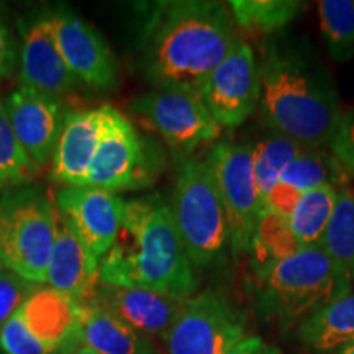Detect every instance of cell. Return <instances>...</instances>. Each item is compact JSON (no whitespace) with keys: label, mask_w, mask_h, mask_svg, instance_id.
I'll list each match as a JSON object with an SVG mask.
<instances>
[{"label":"cell","mask_w":354,"mask_h":354,"mask_svg":"<svg viewBox=\"0 0 354 354\" xmlns=\"http://www.w3.org/2000/svg\"><path fill=\"white\" fill-rule=\"evenodd\" d=\"M56 234V207L38 185H19L0 194V261L35 284H46Z\"/></svg>","instance_id":"8992f818"},{"label":"cell","mask_w":354,"mask_h":354,"mask_svg":"<svg viewBox=\"0 0 354 354\" xmlns=\"http://www.w3.org/2000/svg\"><path fill=\"white\" fill-rule=\"evenodd\" d=\"M300 196H302V194L297 192V190L279 183L276 184V187L268 194V197L264 198V210L277 212V214L289 218L292 212L295 209V205H297Z\"/></svg>","instance_id":"d6a6232c"},{"label":"cell","mask_w":354,"mask_h":354,"mask_svg":"<svg viewBox=\"0 0 354 354\" xmlns=\"http://www.w3.org/2000/svg\"><path fill=\"white\" fill-rule=\"evenodd\" d=\"M230 230V251L234 258L251 253L256 225L263 214L254 179L253 146L218 141L209 154Z\"/></svg>","instance_id":"ba28073f"},{"label":"cell","mask_w":354,"mask_h":354,"mask_svg":"<svg viewBox=\"0 0 354 354\" xmlns=\"http://www.w3.org/2000/svg\"><path fill=\"white\" fill-rule=\"evenodd\" d=\"M259 63L253 48L240 37L202 84L201 97L220 128H238L259 104Z\"/></svg>","instance_id":"8fae6325"},{"label":"cell","mask_w":354,"mask_h":354,"mask_svg":"<svg viewBox=\"0 0 354 354\" xmlns=\"http://www.w3.org/2000/svg\"><path fill=\"white\" fill-rule=\"evenodd\" d=\"M258 63V109L266 127L305 148H330L343 112L318 57L302 43L272 39Z\"/></svg>","instance_id":"7a4b0ae2"},{"label":"cell","mask_w":354,"mask_h":354,"mask_svg":"<svg viewBox=\"0 0 354 354\" xmlns=\"http://www.w3.org/2000/svg\"><path fill=\"white\" fill-rule=\"evenodd\" d=\"M165 166L159 145L140 135L130 118L112 105H105V125L92 158L87 187L125 192L151 187Z\"/></svg>","instance_id":"52a82bcc"},{"label":"cell","mask_w":354,"mask_h":354,"mask_svg":"<svg viewBox=\"0 0 354 354\" xmlns=\"http://www.w3.org/2000/svg\"><path fill=\"white\" fill-rule=\"evenodd\" d=\"M330 151L346 171L349 179H354V112L343 113Z\"/></svg>","instance_id":"1f68e13d"},{"label":"cell","mask_w":354,"mask_h":354,"mask_svg":"<svg viewBox=\"0 0 354 354\" xmlns=\"http://www.w3.org/2000/svg\"><path fill=\"white\" fill-rule=\"evenodd\" d=\"M56 46L71 73L94 91H113L120 66L112 48L92 25L68 8L50 13Z\"/></svg>","instance_id":"7c38bea8"},{"label":"cell","mask_w":354,"mask_h":354,"mask_svg":"<svg viewBox=\"0 0 354 354\" xmlns=\"http://www.w3.org/2000/svg\"><path fill=\"white\" fill-rule=\"evenodd\" d=\"M81 86L66 66L56 46L50 15L39 17L24 35L20 56V87L35 88L55 97L71 94Z\"/></svg>","instance_id":"2e32d148"},{"label":"cell","mask_w":354,"mask_h":354,"mask_svg":"<svg viewBox=\"0 0 354 354\" xmlns=\"http://www.w3.org/2000/svg\"><path fill=\"white\" fill-rule=\"evenodd\" d=\"M169 205L194 268H209L223 259L230 230L209 156L180 159Z\"/></svg>","instance_id":"5b68a950"},{"label":"cell","mask_w":354,"mask_h":354,"mask_svg":"<svg viewBox=\"0 0 354 354\" xmlns=\"http://www.w3.org/2000/svg\"><path fill=\"white\" fill-rule=\"evenodd\" d=\"M19 315L33 336L59 349V354H68L81 344L82 304L63 292L39 286L20 308Z\"/></svg>","instance_id":"d6986e66"},{"label":"cell","mask_w":354,"mask_h":354,"mask_svg":"<svg viewBox=\"0 0 354 354\" xmlns=\"http://www.w3.org/2000/svg\"><path fill=\"white\" fill-rule=\"evenodd\" d=\"M3 104L17 141L35 169L50 166L68 115L64 113L59 97L19 87Z\"/></svg>","instance_id":"5bb4252c"},{"label":"cell","mask_w":354,"mask_h":354,"mask_svg":"<svg viewBox=\"0 0 354 354\" xmlns=\"http://www.w3.org/2000/svg\"><path fill=\"white\" fill-rule=\"evenodd\" d=\"M320 30L330 56L338 63L354 57V2L322 0L318 2Z\"/></svg>","instance_id":"83f0119b"},{"label":"cell","mask_w":354,"mask_h":354,"mask_svg":"<svg viewBox=\"0 0 354 354\" xmlns=\"http://www.w3.org/2000/svg\"><path fill=\"white\" fill-rule=\"evenodd\" d=\"M131 112L166 141L180 159L214 143L221 128L196 92L154 88L131 104Z\"/></svg>","instance_id":"9c48e42d"},{"label":"cell","mask_w":354,"mask_h":354,"mask_svg":"<svg viewBox=\"0 0 354 354\" xmlns=\"http://www.w3.org/2000/svg\"><path fill=\"white\" fill-rule=\"evenodd\" d=\"M227 354H277V351L266 344L258 336H250L230 349Z\"/></svg>","instance_id":"e575fe53"},{"label":"cell","mask_w":354,"mask_h":354,"mask_svg":"<svg viewBox=\"0 0 354 354\" xmlns=\"http://www.w3.org/2000/svg\"><path fill=\"white\" fill-rule=\"evenodd\" d=\"M302 246L292 232L289 218L272 210H263L256 225L251 253L253 268L277 263L295 254Z\"/></svg>","instance_id":"484cf974"},{"label":"cell","mask_w":354,"mask_h":354,"mask_svg":"<svg viewBox=\"0 0 354 354\" xmlns=\"http://www.w3.org/2000/svg\"><path fill=\"white\" fill-rule=\"evenodd\" d=\"M99 266L100 259L92 254L56 210L55 245L46 274L48 287L77 302H87L99 284Z\"/></svg>","instance_id":"ac0fdd59"},{"label":"cell","mask_w":354,"mask_h":354,"mask_svg":"<svg viewBox=\"0 0 354 354\" xmlns=\"http://www.w3.org/2000/svg\"><path fill=\"white\" fill-rule=\"evenodd\" d=\"M227 3L214 0L159 2L145 26V76L156 88L198 94L210 73L238 41Z\"/></svg>","instance_id":"6da1fadb"},{"label":"cell","mask_w":354,"mask_h":354,"mask_svg":"<svg viewBox=\"0 0 354 354\" xmlns=\"http://www.w3.org/2000/svg\"><path fill=\"white\" fill-rule=\"evenodd\" d=\"M323 250L349 286H354V192L339 190L338 203L323 234Z\"/></svg>","instance_id":"cb8c5ba5"},{"label":"cell","mask_w":354,"mask_h":354,"mask_svg":"<svg viewBox=\"0 0 354 354\" xmlns=\"http://www.w3.org/2000/svg\"><path fill=\"white\" fill-rule=\"evenodd\" d=\"M99 284L192 297L198 286L196 268L177 232L171 205L161 196L125 201L117 240L100 259Z\"/></svg>","instance_id":"3957f363"},{"label":"cell","mask_w":354,"mask_h":354,"mask_svg":"<svg viewBox=\"0 0 354 354\" xmlns=\"http://www.w3.org/2000/svg\"><path fill=\"white\" fill-rule=\"evenodd\" d=\"M68 354H97L92 351V349H88L87 346H84V344H79L77 348H74L73 351H69Z\"/></svg>","instance_id":"d590c367"},{"label":"cell","mask_w":354,"mask_h":354,"mask_svg":"<svg viewBox=\"0 0 354 354\" xmlns=\"http://www.w3.org/2000/svg\"><path fill=\"white\" fill-rule=\"evenodd\" d=\"M328 354H354V343L348 344V346H344L342 349H336V351L328 353Z\"/></svg>","instance_id":"8d00e7d4"},{"label":"cell","mask_w":354,"mask_h":354,"mask_svg":"<svg viewBox=\"0 0 354 354\" xmlns=\"http://www.w3.org/2000/svg\"><path fill=\"white\" fill-rule=\"evenodd\" d=\"M245 339V318L225 295L205 290L185 300L166 338L167 354H227Z\"/></svg>","instance_id":"30bf717a"},{"label":"cell","mask_w":354,"mask_h":354,"mask_svg":"<svg viewBox=\"0 0 354 354\" xmlns=\"http://www.w3.org/2000/svg\"><path fill=\"white\" fill-rule=\"evenodd\" d=\"M0 351L3 354H59V349L33 336L19 313L0 330Z\"/></svg>","instance_id":"f546056e"},{"label":"cell","mask_w":354,"mask_h":354,"mask_svg":"<svg viewBox=\"0 0 354 354\" xmlns=\"http://www.w3.org/2000/svg\"><path fill=\"white\" fill-rule=\"evenodd\" d=\"M105 125V105L66 115L51 159V179L59 185H84Z\"/></svg>","instance_id":"e0dca14e"},{"label":"cell","mask_w":354,"mask_h":354,"mask_svg":"<svg viewBox=\"0 0 354 354\" xmlns=\"http://www.w3.org/2000/svg\"><path fill=\"white\" fill-rule=\"evenodd\" d=\"M3 268V266H2V261H0V269H2Z\"/></svg>","instance_id":"74e56055"},{"label":"cell","mask_w":354,"mask_h":354,"mask_svg":"<svg viewBox=\"0 0 354 354\" xmlns=\"http://www.w3.org/2000/svg\"><path fill=\"white\" fill-rule=\"evenodd\" d=\"M53 202L92 254L104 258L120 232L125 198L87 185H61Z\"/></svg>","instance_id":"4fadbf2b"},{"label":"cell","mask_w":354,"mask_h":354,"mask_svg":"<svg viewBox=\"0 0 354 354\" xmlns=\"http://www.w3.org/2000/svg\"><path fill=\"white\" fill-rule=\"evenodd\" d=\"M351 290L322 245L302 248L277 263L253 268L251 279L256 313L281 330L299 326Z\"/></svg>","instance_id":"277c9868"},{"label":"cell","mask_w":354,"mask_h":354,"mask_svg":"<svg viewBox=\"0 0 354 354\" xmlns=\"http://www.w3.org/2000/svg\"><path fill=\"white\" fill-rule=\"evenodd\" d=\"M339 190L333 185H322L300 196L289 216V223L302 248L320 246L333 212L338 203Z\"/></svg>","instance_id":"7402d4cb"},{"label":"cell","mask_w":354,"mask_h":354,"mask_svg":"<svg viewBox=\"0 0 354 354\" xmlns=\"http://www.w3.org/2000/svg\"><path fill=\"white\" fill-rule=\"evenodd\" d=\"M17 66V48L6 21L0 19V79L10 77Z\"/></svg>","instance_id":"836d02e7"},{"label":"cell","mask_w":354,"mask_h":354,"mask_svg":"<svg viewBox=\"0 0 354 354\" xmlns=\"http://www.w3.org/2000/svg\"><path fill=\"white\" fill-rule=\"evenodd\" d=\"M300 343L328 354L354 343V290L339 295L297 326Z\"/></svg>","instance_id":"44dd1931"},{"label":"cell","mask_w":354,"mask_h":354,"mask_svg":"<svg viewBox=\"0 0 354 354\" xmlns=\"http://www.w3.org/2000/svg\"><path fill=\"white\" fill-rule=\"evenodd\" d=\"M185 300L138 287L97 284L87 302L105 310L138 333L166 342Z\"/></svg>","instance_id":"9a60e30c"},{"label":"cell","mask_w":354,"mask_h":354,"mask_svg":"<svg viewBox=\"0 0 354 354\" xmlns=\"http://www.w3.org/2000/svg\"><path fill=\"white\" fill-rule=\"evenodd\" d=\"M349 176L331 151L317 148H305L282 172L279 183L289 185L300 194L333 185L336 189H346Z\"/></svg>","instance_id":"603a6c76"},{"label":"cell","mask_w":354,"mask_h":354,"mask_svg":"<svg viewBox=\"0 0 354 354\" xmlns=\"http://www.w3.org/2000/svg\"><path fill=\"white\" fill-rule=\"evenodd\" d=\"M38 287L39 284L26 281L10 269H0V330L20 312L24 304Z\"/></svg>","instance_id":"4dcf8cb0"},{"label":"cell","mask_w":354,"mask_h":354,"mask_svg":"<svg viewBox=\"0 0 354 354\" xmlns=\"http://www.w3.org/2000/svg\"><path fill=\"white\" fill-rule=\"evenodd\" d=\"M305 149L304 145L287 138V136L271 133L266 138L259 140L253 146V166L254 179L258 185L261 201L276 187L281 180L282 172Z\"/></svg>","instance_id":"4316f807"},{"label":"cell","mask_w":354,"mask_h":354,"mask_svg":"<svg viewBox=\"0 0 354 354\" xmlns=\"http://www.w3.org/2000/svg\"><path fill=\"white\" fill-rule=\"evenodd\" d=\"M37 172L17 141L8 120L6 104L0 100V189L26 185Z\"/></svg>","instance_id":"f1b7e54d"},{"label":"cell","mask_w":354,"mask_h":354,"mask_svg":"<svg viewBox=\"0 0 354 354\" xmlns=\"http://www.w3.org/2000/svg\"><path fill=\"white\" fill-rule=\"evenodd\" d=\"M236 28L250 35H271L299 15L297 0H232L227 3Z\"/></svg>","instance_id":"d4e9b609"},{"label":"cell","mask_w":354,"mask_h":354,"mask_svg":"<svg viewBox=\"0 0 354 354\" xmlns=\"http://www.w3.org/2000/svg\"><path fill=\"white\" fill-rule=\"evenodd\" d=\"M82 304L79 342L97 354H158L151 338L138 333L92 302Z\"/></svg>","instance_id":"ffe728a7"}]
</instances>
